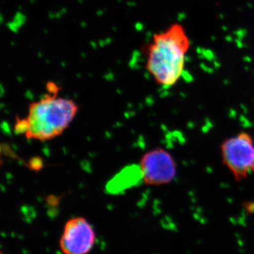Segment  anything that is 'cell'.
Returning <instances> with one entry per match:
<instances>
[{"label":"cell","mask_w":254,"mask_h":254,"mask_svg":"<svg viewBox=\"0 0 254 254\" xmlns=\"http://www.w3.org/2000/svg\"><path fill=\"white\" fill-rule=\"evenodd\" d=\"M139 164L141 180L145 185H168L176 178L177 165L175 158L163 148L148 150L143 155Z\"/></svg>","instance_id":"obj_4"},{"label":"cell","mask_w":254,"mask_h":254,"mask_svg":"<svg viewBox=\"0 0 254 254\" xmlns=\"http://www.w3.org/2000/svg\"><path fill=\"white\" fill-rule=\"evenodd\" d=\"M46 87L48 93L28 105L27 116L16 118L15 132L27 139H53L66 131L77 115L78 105L74 100L58 96L56 83L50 82Z\"/></svg>","instance_id":"obj_1"},{"label":"cell","mask_w":254,"mask_h":254,"mask_svg":"<svg viewBox=\"0 0 254 254\" xmlns=\"http://www.w3.org/2000/svg\"><path fill=\"white\" fill-rule=\"evenodd\" d=\"M222 164L236 181L254 174V138L247 131L228 137L220 145Z\"/></svg>","instance_id":"obj_3"},{"label":"cell","mask_w":254,"mask_h":254,"mask_svg":"<svg viewBox=\"0 0 254 254\" xmlns=\"http://www.w3.org/2000/svg\"><path fill=\"white\" fill-rule=\"evenodd\" d=\"M96 242V234L83 217L70 218L65 223L60 237V248L64 254H88Z\"/></svg>","instance_id":"obj_5"},{"label":"cell","mask_w":254,"mask_h":254,"mask_svg":"<svg viewBox=\"0 0 254 254\" xmlns=\"http://www.w3.org/2000/svg\"></svg>","instance_id":"obj_6"},{"label":"cell","mask_w":254,"mask_h":254,"mask_svg":"<svg viewBox=\"0 0 254 254\" xmlns=\"http://www.w3.org/2000/svg\"><path fill=\"white\" fill-rule=\"evenodd\" d=\"M183 25L175 23L155 33L146 49V69L159 86L171 88L181 79L190 49Z\"/></svg>","instance_id":"obj_2"}]
</instances>
